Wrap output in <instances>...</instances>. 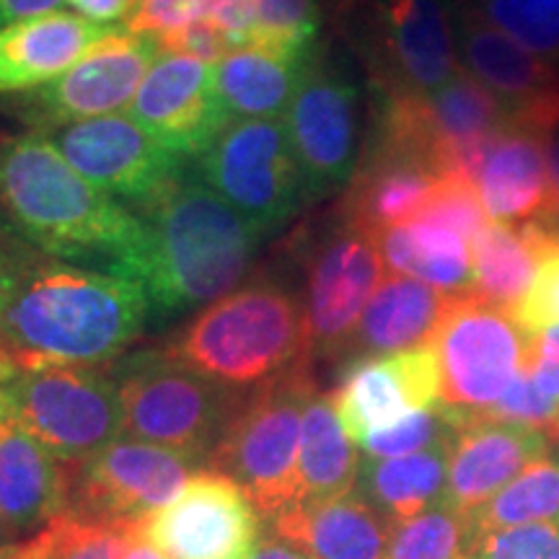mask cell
<instances>
[{
  "mask_svg": "<svg viewBox=\"0 0 559 559\" xmlns=\"http://www.w3.org/2000/svg\"><path fill=\"white\" fill-rule=\"evenodd\" d=\"M0 213L39 254L138 283L145 223L75 171L50 138L29 130L0 140Z\"/></svg>",
  "mask_w": 559,
  "mask_h": 559,
  "instance_id": "cell-1",
  "label": "cell"
},
{
  "mask_svg": "<svg viewBox=\"0 0 559 559\" xmlns=\"http://www.w3.org/2000/svg\"><path fill=\"white\" fill-rule=\"evenodd\" d=\"M151 324L132 280L34 254L0 313V353L19 370L111 366Z\"/></svg>",
  "mask_w": 559,
  "mask_h": 559,
  "instance_id": "cell-2",
  "label": "cell"
},
{
  "mask_svg": "<svg viewBox=\"0 0 559 559\" xmlns=\"http://www.w3.org/2000/svg\"><path fill=\"white\" fill-rule=\"evenodd\" d=\"M138 218L148 230L138 285L148 296L151 321L205 309L239 288L264 239L192 169Z\"/></svg>",
  "mask_w": 559,
  "mask_h": 559,
  "instance_id": "cell-3",
  "label": "cell"
},
{
  "mask_svg": "<svg viewBox=\"0 0 559 559\" xmlns=\"http://www.w3.org/2000/svg\"><path fill=\"white\" fill-rule=\"evenodd\" d=\"M164 349L223 386L251 391L306 360L304 306L283 283L257 277L205 306Z\"/></svg>",
  "mask_w": 559,
  "mask_h": 559,
  "instance_id": "cell-4",
  "label": "cell"
},
{
  "mask_svg": "<svg viewBox=\"0 0 559 559\" xmlns=\"http://www.w3.org/2000/svg\"><path fill=\"white\" fill-rule=\"evenodd\" d=\"M317 389L309 360H300L277 379L251 389L210 453L207 469L236 481L254 502L262 521L300 500V425Z\"/></svg>",
  "mask_w": 559,
  "mask_h": 559,
  "instance_id": "cell-5",
  "label": "cell"
},
{
  "mask_svg": "<svg viewBox=\"0 0 559 559\" xmlns=\"http://www.w3.org/2000/svg\"><path fill=\"white\" fill-rule=\"evenodd\" d=\"M124 409V436L200 461L207 459L249 391L223 386L160 349L111 362Z\"/></svg>",
  "mask_w": 559,
  "mask_h": 559,
  "instance_id": "cell-6",
  "label": "cell"
},
{
  "mask_svg": "<svg viewBox=\"0 0 559 559\" xmlns=\"http://www.w3.org/2000/svg\"><path fill=\"white\" fill-rule=\"evenodd\" d=\"M11 419L75 466L124 438V409L111 366L16 370Z\"/></svg>",
  "mask_w": 559,
  "mask_h": 559,
  "instance_id": "cell-7",
  "label": "cell"
},
{
  "mask_svg": "<svg viewBox=\"0 0 559 559\" xmlns=\"http://www.w3.org/2000/svg\"><path fill=\"white\" fill-rule=\"evenodd\" d=\"M430 347L440 370V407L459 428L485 415L521 373L528 334L513 313L466 293L451 298Z\"/></svg>",
  "mask_w": 559,
  "mask_h": 559,
  "instance_id": "cell-8",
  "label": "cell"
},
{
  "mask_svg": "<svg viewBox=\"0 0 559 559\" xmlns=\"http://www.w3.org/2000/svg\"><path fill=\"white\" fill-rule=\"evenodd\" d=\"M376 96H428L461 70L449 0H349Z\"/></svg>",
  "mask_w": 559,
  "mask_h": 559,
  "instance_id": "cell-9",
  "label": "cell"
},
{
  "mask_svg": "<svg viewBox=\"0 0 559 559\" xmlns=\"http://www.w3.org/2000/svg\"><path fill=\"white\" fill-rule=\"evenodd\" d=\"M192 171L262 236L309 202L283 120H228Z\"/></svg>",
  "mask_w": 559,
  "mask_h": 559,
  "instance_id": "cell-10",
  "label": "cell"
},
{
  "mask_svg": "<svg viewBox=\"0 0 559 559\" xmlns=\"http://www.w3.org/2000/svg\"><path fill=\"white\" fill-rule=\"evenodd\" d=\"M202 469L185 453L124 436L73 466L68 510L128 536L138 534Z\"/></svg>",
  "mask_w": 559,
  "mask_h": 559,
  "instance_id": "cell-11",
  "label": "cell"
},
{
  "mask_svg": "<svg viewBox=\"0 0 559 559\" xmlns=\"http://www.w3.org/2000/svg\"><path fill=\"white\" fill-rule=\"evenodd\" d=\"M283 122L306 200L347 190L358 169V86L321 47L306 62Z\"/></svg>",
  "mask_w": 559,
  "mask_h": 559,
  "instance_id": "cell-12",
  "label": "cell"
},
{
  "mask_svg": "<svg viewBox=\"0 0 559 559\" xmlns=\"http://www.w3.org/2000/svg\"><path fill=\"white\" fill-rule=\"evenodd\" d=\"M379 241L340 221L311 243L304 267L306 360L345 358L368 300L383 283Z\"/></svg>",
  "mask_w": 559,
  "mask_h": 559,
  "instance_id": "cell-13",
  "label": "cell"
},
{
  "mask_svg": "<svg viewBox=\"0 0 559 559\" xmlns=\"http://www.w3.org/2000/svg\"><path fill=\"white\" fill-rule=\"evenodd\" d=\"M158 58L153 37L111 29L83 58L45 86L11 96L9 107L32 132L96 120L128 109Z\"/></svg>",
  "mask_w": 559,
  "mask_h": 559,
  "instance_id": "cell-14",
  "label": "cell"
},
{
  "mask_svg": "<svg viewBox=\"0 0 559 559\" xmlns=\"http://www.w3.org/2000/svg\"><path fill=\"white\" fill-rule=\"evenodd\" d=\"M45 138H50L75 171L128 205L135 215L192 169V160L166 148L128 115L66 124L45 132Z\"/></svg>",
  "mask_w": 559,
  "mask_h": 559,
  "instance_id": "cell-15",
  "label": "cell"
},
{
  "mask_svg": "<svg viewBox=\"0 0 559 559\" xmlns=\"http://www.w3.org/2000/svg\"><path fill=\"white\" fill-rule=\"evenodd\" d=\"M262 515L243 489L202 469L138 531L169 559H247L262 539Z\"/></svg>",
  "mask_w": 559,
  "mask_h": 559,
  "instance_id": "cell-16",
  "label": "cell"
},
{
  "mask_svg": "<svg viewBox=\"0 0 559 559\" xmlns=\"http://www.w3.org/2000/svg\"><path fill=\"white\" fill-rule=\"evenodd\" d=\"M459 60L502 104L510 124L547 138L559 130V70L536 58L481 16L461 5L456 16Z\"/></svg>",
  "mask_w": 559,
  "mask_h": 559,
  "instance_id": "cell-17",
  "label": "cell"
},
{
  "mask_svg": "<svg viewBox=\"0 0 559 559\" xmlns=\"http://www.w3.org/2000/svg\"><path fill=\"white\" fill-rule=\"evenodd\" d=\"M332 404L347 436L360 445L373 432L440 404V370L430 345L379 358L349 360Z\"/></svg>",
  "mask_w": 559,
  "mask_h": 559,
  "instance_id": "cell-18",
  "label": "cell"
},
{
  "mask_svg": "<svg viewBox=\"0 0 559 559\" xmlns=\"http://www.w3.org/2000/svg\"><path fill=\"white\" fill-rule=\"evenodd\" d=\"M124 115L187 160L205 153L228 124L215 66L160 50Z\"/></svg>",
  "mask_w": 559,
  "mask_h": 559,
  "instance_id": "cell-19",
  "label": "cell"
},
{
  "mask_svg": "<svg viewBox=\"0 0 559 559\" xmlns=\"http://www.w3.org/2000/svg\"><path fill=\"white\" fill-rule=\"evenodd\" d=\"M549 451V432L528 425L485 417L459 425L451 440L443 506L469 515Z\"/></svg>",
  "mask_w": 559,
  "mask_h": 559,
  "instance_id": "cell-20",
  "label": "cell"
},
{
  "mask_svg": "<svg viewBox=\"0 0 559 559\" xmlns=\"http://www.w3.org/2000/svg\"><path fill=\"white\" fill-rule=\"evenodd\" d=\"M73 466L21 425H0V523L11 536H34L70 506Z\"/></svg>",
  "mask_w": 559,
  "mask_h": 559,
  "instance_id": "cell-21",
  "label": "cell"
},
{
  "mask_svg": "<svg viewBox=\"0 0 559 559\" xmlns=\"http://www.w3.org/2000/svg\"><path fill=\"white\" fill-rule=\"evenodd\" d=\"M264 523L267 534L309 559H386L391 523L358 492L296 502Z\"/></svg>",
  "mask_w": 559,
  "mask_h": 559,
  "instance_id": "cell-22",
  "label": "cell"
},
{
  "mask_svg": "<svg viewBox=\"0 0 559 559\" xmlns=\"http://www.w3.org/2000/svg\"><path fill=\"white\" fill-rule=\"evenodd\" d=\"M443 179L432 166L407 153L366 145L340 205V221L379 236L412 223Z\"/></svg>",
  "mask_w": 559,
  "mask_h": 559,
  "instance_id": "cell-23",
  "label": "cell"
},
{
  "mask_svg": "<svg viewBox=\"0 0 559 559\" xmlns=\"http://www.w3.org/2000/svg\"><path fill=\"white\" fill-rule=\"evenodd\" d=\"M477 192L489 221L510 226L542 221L555 202L547 138L515 124L498 132L479 169Z\"/></svg>",
  "mask_w": 559,
  "mask_h": 559,
  "instance_id": "cell-24",
  "label": "cell"
},
{
  "mask_svg": "<svg viewBox=\"0 0 559 559\" xmlns=\"http://www.w3.org/2000/svg\"><path fill=\"white\" fill-rule=\"evenodd\" d=\"M111 29L70 11L16 21L0 29V94H26L73 68Z\"/></svg>",
  "mask_w": 559,
  "mask_h": 559,
  "instance_id": "cell-25",
  "label": "cell"
},
{
  "mask_svg": "<svg viewBox=\"0 0 559 559\" xmlns=\"http://www.w3.org/2000/svg\"><path fill=\"white\" fill-rule=\"evenodd\" d=\"M451 298L449 293L415 277H383L362 311L347 355L353 360L379 358L430 345L449 311Z\"/></svg>",
  "mask_w": 559,
  "mask_h": 559,
  "instance_id": "cell-26",
  "label": "cell"
},
{
  "mask_svg": "<svg viewBox=\"0 0 559 559\" xmlns=\"http://www.w3.org/2000/svg\"><path fill=\"white\" fill-rule=\"evenodd\" d=\"M311 55L298 58L264 45L230 50L215 66V86L228 120H283Z\"/></svg>",
  "mask_w": 559,
  "mask_h": 559,
  "instance_id": "cell-27",
  "label": "cell"
},
{
  "mask_svg": "<svg viewBox=\"0 0 559 559\" xmlns=\"http://www.w3.org/2000/svg\"><path fill=\"white\" fill-rule=\"evenodd\" d=\"M453 440V438H451ZM451 440L400 459H360L355 492L368 500L391 526L443 506L449 481Z\"/></svg>",
  "mask_w": 559,
  "mask_h": 559,
  "instance_id": "cell-28",
  "label": "cell"
},
{
  "mask_svg": "<svg viewBox=\"0 0 559 559\" xmlns=\"http://www.w3.org/2000/svg\"><path fill=\"white\" fill-rule=\"evenodd\" d=\"M551 241L555 236L539 223L510 226L489 221L472 243L474 296L513 313L534 283L544 249Z\"/></svg>",
  "mask_w": 559,
  "mask_h": 559,
  "instance_id": "cell-29",
  "label": "cell"
},
{
  "mask_svg": "<svg viewBox=\"0 0 559 559\" xmlns=\"http://www.w3.org/2000/svg\"><path fill=\"white\" fill-rule=\"evenodd\" d=\"M383 264L394 275L415 277L449 296L474 290L472 243L456 230L428 221H412L376 236Z\"/></svg>",
  "mask_w": 559,
  "mask_h": 559,
  "instance_id": "cell-30",
  "label": "cell"
},
{
  "mask_svg": "<svg viewBox=\"0 0 559 559\" xmlns=\"http://www.w3.org/2000/svg\"><path fill=\"white\" fill-rule=\"evenodd\" d=\"M355 440L342 428L332 396L317 389L304 409L298 449V502L334 500L355 492L360 472Z\"/></svg>",
  "mask_w": 559,
  "mask_h": 559,
  "instance_id": "cell-31",
  "label": "cell"
},
{
  "mask_svg": "<svg viewBox=\"0 0 559 559\" xmlns=\"http://www.w3.org/2000/svg\"><path fill=\"white\" fill-rule=\"evenodd\" d=\"M559 521V459L544 456L528 464L485 506L466 515L469 544L492 531Z\"/></svg>",
  "mask_w": 559,
  "mask_h": 559,
  "instance_id": "cell-32",
  "label": "cell"
},
{
  "mask_svg": "<svg viewBox=\"0 0 559 559\" xmlns=\"http://www.w3.org/2000/svg\"><path fill=\"white\" fill-rule=\"evenodd\" d=\"M130 536L109 526H99L75 513L58 515L52 523L16 542L19 559H124Z\"/></svg>",
  "mask_w": 559,
  "mask_h": 559,
  "instance_id": "cell-33",
  "label": "cell"
},
{
  "mask_svg": "<svg viewBox=\"0 0 559 559\" xmlns=\"http://www.w3.org/2000/svg\"><path fill=\"white\" fill-rule=\"evenodd\" d=\"M469 523L449 506L394 523L386 544V559H466Z\"/></svg>",
  "mask_w": 559,
  "mask_h": 559,
  "instance_id": "cell-34",
  "label": "cell"
},
{
  "mask_svg": "<svg viewBox=\"0 0 559 559\" xmlns=\"http://www.w3.org/2000/svg\"><path fill=\"white\" fill-rule=\"evenodd\" d=\"M474 5L523 50L559 66V0H477Z\"/></svg>",
  "mask_w": 559,
  "mask_h": 559,
  "instance_id": "cell-35",
  "label": "cell"
},
{
  "mask_svg": "<svg viewBox=\"0 0 559 559\" xmlns=\"http://www.w3.org/2000/svg\"><path fill=\"white\" fill-rule=\"evenodd\" d=\"M254 3V39L272 50L306 58L317 50L321 29L319 0H251Z\"/></svg>",
  "mask_w": 559,
  "mask_h": 559,
  "instance_id": "cell-36",
  "label": "cell"
},
{
  "mask_svg": "<svg viewBox=\"0 0 559 559\" xmlns=\"http://www.w3.org/2000/svg\"><path fill=\"white\" fill-rule=\"evenodd\" d=\"M453 423L445 415L443 407L423 409L402 419L394 428L373 432L360 443L362 456L368 459H400L412 456V453L436 449V445L445 443L453 438Z\"/></svg>",
  "mask_w": 559,
  "mask_h": 559,
  "instance_id": "cell-37",
  "label": "cell"
},
{
  "mask_svg": "<svg viewBox=\"0 0 559 559\" xmlns=\"http://www.w3.org/2000/svg\"><path fill=\"white\" fill-rule=\"evenodd\" d=\"M415 221H428L436 223V226L456 230L469 243H474V239L481 234V228L489 223L485 207H481L477 187L472 181L456 177L438 181V187L432 190Z\"/></svg>",
  "mask_w": 559,
  "mask_h": 559,
  "instance_id": "cell-38",
  "label": "cell"
},
{
  "mask_svg": "<svg viewBox=\"0 0 559 559\" xmlns=\"http://www.w3.org/2000/svg\"><path fill=\"white\" fill-rule=\"evenodd\" d=\"M466 559H559V521L492 531L469 544Z\"/></svg>",
  "mask_w": 559,
  "mask_h": 559,
  "instance_id": "cell-39",
  "label": "cell"
},
{
  "mask_svg": "<svg viewBox=\"0 0 559 559\" xmlns=\"http://www.w3.org/2000/svg\"><path fill=\"white\" fill-rule=\"evenodd\" d=\"M481 417L500 419V423L528 425V428L547 430L551 436V430H555L559 423V402L544 394V391L536 386L531 370L523 366L521 373L510 381V386L506 391H502L500 400Z\"/></svg>",
  "mask_w": 559,
  "mask_h": 559,
  "instance_id": "cell-40",
  "label": "cell"
},
{
  "mask_svg": "<svg viewBox=\"0 0 559 559\" xmlns=\"http://www.w3.org/2000/svg\"><path fill=\"white\" fill-rule=\"evenodd\" d=\"M513 319L528 334H539L559 324V241L555 239L544 249L539 270L526 296L515 306Z\"/></svg>",
  "mask_w": 559,
  "mask_h": 559,
  "instance_id": "cell-41",
  "label": "cell"
},
{
  "mask_svg": "<svg viewBox=\"0 0 559 559\" xmlns=\"http://www.w3.org/2000/svg\"><path fill=\"white\" fill-rule=\"evenodd\" d=\"M226 0H138L128 29L143 37H164L185 26L210 21Z\"/></svg>",
  "mask_w": 559,
  "mask_h": 559,
  "instance_id": "cell-42",
  "label": "cell"
},
{
  "mask_svg": "<svg viewBox=\"0 0 559 559\" xmlns=\"http://www.w3.org/2000/svg\"><path fill=\"white\" fill-rule=\"evenodd\" d=\"M153 39H156L160 52L185 55V58L202 60L207 62V66H218V62L234 50L230 41L226 39V34H223L213 21H198V24L185 26V29Z\"/></svg>",
  "mask_w": 559,
  "mask_h": 559,
  "instance_id": "cell-43",
  "label": "cell"
},
{
  "mask_svg": "<svg viewBox=\"0 0 559 559\" xmlns=\"http://www.w3.org/2000/svg\"><path fill=\"white\" fill-rule=\"evenodd\" d=\"M526 368L536 386L559 402V324L528 337Z\"/></svg>",
  "mask_w": 559,
  "mask_h": 559,
  "instance_id": "cell-44",
  "label": "cell"
},
{
  "mask_svg": "<svg viewBox=\"0 0 559 559\" xmlns=\"http://www.w3.org/2000/svg\"><path fill=\"white\" fill-rule=\"evenodd\" d=\"M34 254V249L26 241H19L16 234H9L0 226V313H3L5 304H9L11 293L16 290L21 272H24L26 262Z\"/></svg>",
  "mask_w": 559,
  "mask_h": 559,
  "instance_id": "cell-45",
  "label": "cell"
},
{
  "mask_svg": "<svg viewBox=\"0 0 559 559\" xmlns=\"http://www.w3.org/2000/svg\"><path fill=\"white\" fill-rule=\"evenodd\" d=\"M66 5L91 24L115 29L117 21H130L138 9V0H66Z\"/></svg>",
  "mask_w": 559,
  "mask_h": 559,
  "instance_id": "cell-46",
  "label": "cell"
},
{
  "mask_svg": "<svg viewBox=\"0 0 559 559\" xmlns=\"http://www.w3.org/2000/svg\"><path fill=\"white\" fill-rule=\"evenodd\" d=\"M66 0H0V29L16 21L47 16V13L60 11Z\"/></svg>",
  "mask_w": 559,
  "mask_h": 559,
  "instance_id": "cell-47",
  "label": "cell"
},
{
  "mask_svg": "<svg viewBox=\"0 0 559 559\" xmlns=\"http://www.w3.org/2000/svg\"><path fill=\"white\" fill-rule=\"evenodd\" d=\"M247 559H309V557L300 555V551L296 547H290V544L280 542L277 536L264 534Z\"/></svg>",
  "mask_w": 559,
  "mask_h": 559,
  "instance_id": "cell-48",
  "label": "cell"
},
{
  "mask_svg": "<svg viewBox=\"0 0 559 559\" xmlns=\"http://www.w3.org/2000/svg\"><path fill=\"white\" fill-rule=\"evenodd\" d=\"M16 370L19 368L0 353V425L11 423V381Z\"/></svg>",
  "mask_w": 559,
  "mask_h": 559,
  "instance_id": "cell-49",
  "label": "cell"
},
{
  "mask_svg": "<svg viewBox=\"0 0 559 559\" xmlns=\"http://www.w3.org/2000/svg\"><path fill=\"white\" fill-rule=\"evenodd\" d=\"M547 164H549V179L551 192H555V202L559 200V130L547 135ZM551 202V205H555Z\"/></svg>",
  "mask_w": 559,
  "mask_h": 559,
  "instance_id": "cell-50",
  "label": "cell"
},
{
  "mask_svg": "<svg viewBox=\"0 0 559 559\" xmlns=\"http://www.w3.org/2000/svg\"><path fill=\"white\" fill-rule=\"evenodd\" d=\"M124 559H169L164 555V551L153 547L151 542H145L143 536L138 534H130V542H128V557Z\"/></svg>",
  "mask_w": 559,
  "mask_h": 559,
  "instance_id": "cell-51",
  "label": "cell"
},
{
  "mask_svg": "<svg viewBox=\"0 0 559 559\" xmlns=\"http://www.w3.org/2000/svg\"><path fill=\"white\" fill-rule=\"evenodd\" d=\"M536 223H539V226H544V228H547V230H549V234H551V236H555V239L559 241V200L555 202V205H551V207H549V213H547V215H544V218H542V221H536Z\"/></svg>",
  "mask_w": 559,
  "mask_h": 559,
  "instance_id": "cell-52",
  "label": "cell"
},
{
  "mask_svg": "<svg viewBox=\"0 0 559 559\" xmlns=\"http://www.w3.org/2000/svg\"><path fill=\"white\" fill-rule=\"evenodd\" d=\"M0 559H19L16 542H13V544H5V547H0Z\"/></svg>",
  "mask_w": 559,
  "mask_h": 559,
  "instance_id": "cell-53",
  "label": "cell"
},
{
  "mask_svg": "<svg viewBox=\"0 0 559 559\" xmlns=\"http://www.w3.org/2000/svg\"><path fill=\"white\" fill-rule=\"evenodd\" d=\"M5 544H13V536L5 531L3 523H0V547H5Z\"/></svg>",
  "mask_w": 559,
  "mask_h": 559,
  "instance_id": "cell-54",
  "label": "cell"
},
{
  "mask_svg": "<svg viewBox=\"0 0 559 559\" xmlns=\"http://www.w3.org/2000/svg\"><path fill=\"white\" fill-rule=\"evenodd\" d=\"M551 443H559V423H557V428L551 430Z\"/></svg>",
  "mask_w": 559,
  "mask_h": 559,
  "instance_id": "cell-55",
  "label": "cell"
}]
</instances>
